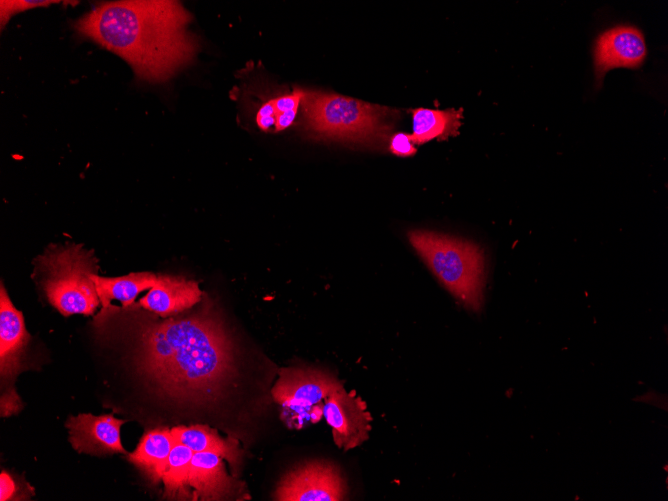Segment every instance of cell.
Listing matches in <instances>:
<instances>
[{"mask_svg": "<svg viewBox=\"0 0 668 501\" xmlns=\"http://www.w3.org/2000/svg\"><path fill=\"white\" fill-rule=\"evenodd\" d=\"M343 386L331 372L312 367L284 368L271 390L287 423L297 429L320 421L328 396Z\"/></svg>", "mask_w": 668, "mask_h": 501, "instance_id": "obj_6", "label": "cell"}, {"mask_svg": "<svg viewBox=\"0 0 668 501\" xmlns=\"http://www.w3.org/2000/svg\"><path fill=\"white\" fill-rule=\"evenodd\" d=\"M202 292L195 281L181 276L158 275L140 305L161 316L184 311L200 301Z\"/></svg>", "mask_w": 668, "mask_h": 501, "instance_id": "obj_13", "label": "cell"}, {"mask_svg": "<svg viewBox=\"0 0 668 501\" xmlns=\"http://www.w3.org/2000/svg\"><path fill=\"white\" fill-rule=\"evenodd\" d=\"M59 1H48V0H2L0 2L1 7V27L3 28L5 23L18 12L26 11L31 8L47 6L52 3H58Z\"/></svg>", "mask_w": 668, "mask_h": 501, "instance_id": "obj_19", "label": "cell"}, {"mask_svg": "<svg viewBox=\"0 0 668 501\" xmlns=\"http://www.w3.org/2000/svg\"><path fill=\"white\" fill-rule=\"evenodd\" d=\"M304 122L316 137L371 142L387 137L391 109L335 93L305 91L301 101Z\"/></svg>", "mask_w": 668, "mask_h": 501, "instance_id": "obj_4", "label": "cell"}, {"mask_svg": "<svg viewBox=\"0 0 668 501\" xmlns=\"http://www.w3.org/2000/svg\"><path fill=\"white\" fill-rule=\"evenodd\" d=\"M298 109L290 110L277 115L274 131H283L294 122Z\"/></svg>", "mask_w": 668, "mask_h": 501, "instance_id": "obj_24", "label": "cell"}, {"mask_svg": "<svg viewBox=\"0 0 668 501\" xmlns=\"http://www.w3.org/2000/svg\"><path fill=\"white\" fill-rule=\"evenodd\" d=\"M193 451L184 444L176 442L173 446L168 466L163 475L164 497L170 500H187L189 493L188 476Z\"/></svg>", "mask_w": 668, "mask_h": 501, "instance_id": "obj_18", "label": "cell"}, {"mask_svg": "<svg viewBox=\"0 0 668 501\" xmlns=\"http://www.w3.org/2000/svg\"><path fill=\"white\" fill-rule=\"evenodd\" d=\"M191 13L178 1L102 2L78 18L76 32L117 54L136 77L162 83L190 65L199 52L189 30Z\"/></svg>", "mask_w": 668, "mask_h": 501, "instance_id": "obj_2", "label": "cell"}, {"mask_svg": "<svg viewBox=\"0 0 668 501\" xmlns=\"http://www.w3.org/2000/svg\"><path fill=\"white\" fill-rule=\"evenodd\" d=\"M91 279L103 308L107 309L114 299L121 301L123 306L127 307L140 292L153 287L157 276L151 272H137L115 278L92 274Z\"/></svg>", "mask_w": 668, "mask_h": 501, "instance_id": "obj_17", "label": "cell"}, {"mask_svg": "<svg viewBox=\"0 0 668 501\" xmlns=\"http://www.w3.org/2000/svg\"><path fill=\"white\" fill-rule=\"evenodd\" d=\"M323 416L331 427L334 443L344 451L360 446L369 438L372 417L367 405L344 386L328 396Z\"/></svg>", "mask_w": 668, "mask_h": 501, "instance_id": "obj_8", "label": "cell"}, {"mask_svg": "<svg viewBox=\"0 0 668 501\" xmlns=\"http://www.w3.org/2000/svg\"><path fill=\"white\" fill-rule=\"evenodd\" d=\"M15 493V483L11 476L2 472L0 476V500H10Z\"/></svg>", "mask_w": 668, "mask_h": 501, "instance_id": "obj_23", "label": "cell"}, {"mask_svg": "<svg viewBox=\"0 0 668 501\" xmlns=\"http://www.w3.org/2000/svg\"><path fill=\"white\" fill-rule=\"evenodd\" d=\"M389 150L397 156H411L416 153L414 143L411 141L409 134L405 133H396L391 136Z\"/></svg>", "mask_w": 668, "mask_h": 501, "instance_id": "obj_20", "label": "cell"}, {"mask_svg": "<svg viewBox=\"0 0 668 501\" xmlns=\"http://www.w3.org/2000/svg\"><path fill=\"white\" fill-rule=\"evenodd\" d=\"M29 334L23 315L11 303L1 284L0 291V370L2 378H10L17 372Z\"/></svg>", "mask_w": 668, "mask_h": 501, "instance_id": "obj_12", "label": "cell"}, {"mask_svg": "<svg viewBox=\"0 0 668 501\" xmlns=\"http://www.w3.org/2000/svg\"><path fill=\"white\" fill-rule=\"evenodd\" d=\"M277 111L274 107L272 99L266 101L257 111L256 123L262 131H269L275 127Z\"/></svg>", "mask_w": 668, "mask_h": 501, "instance_id": "obj_22", "label": "cell"}, {"mask_svg": "<svg viewBox=\"0 0 668 501\" xmlns=\"http://www.w3.org/2000/svg\"><path fill=\"white\" fill-rule=\"evenodd\" d=\"M462 110L449 108L434 110L417 108L412 111L413 131L409 134L414 144H423L432 139L445 140L458 134Z\"/></svg>", "mask_w": 668, "mask_h": 501, "instance_id": "obj_16", "label": "cell"}, {"mask_svg": "<svg viewBox=\"0 0 668 501\" xmlns=\"http://www.w3.org/2000/svg\"><path fill=\"white\" fill-rule=\"evenodd\" d=\"M303 96H304V90L296 89L290 94L282 95L272 99L274 107L277 111V115L290 110L298 109L301 104Z\"/></svg>", "mask_w": 668, "mask_h": 501, "instance_id": "obj_21", "label": "cell"}, {"mask_svg": "<svg viewBox=\"0 0 668 501\" xmlns=\"http://www.w3.org/2000/svg\"><path fill=\"white\" fill-rule=\"evenodd\" d=\"M408 238L444 287L465 307L479 311L486 280L482 249L470 241L432 231L412 230Z\"/></svg>", "mask_w": 668, "mask_h": 501, "instance_id": "obj_3", "label": "cell"}, {"mask_svg": "<svg viewBox=\"0 0 668 501\" xmlns=\"http://www.w3.org/2000/svg\"><path fill=\"white\" fill-rule=\"evenodd\" d=\"M136 358L158 392L182 403L215 401L234 373L232 340L206 308L191 317L141 324Z\"/></svg>", "mask_w": 668, "mask_h": 501, "instance_id": "obj_1", "label": "cell"}, {"mask_svg": "<svg viewBox=\"0 0 668 501\" xmlns=\"http://www.w3.org/2000/svg\"><path fill=\"white\" fill-rule=\"evenodd\" d=\"M347 484L341 469L325 460L307 461L289 470L278 482L273 499L278 501L345 500Z\"/></svg>", "mask_w": 668, "mask_h": 501, "instance_id": "obj_7", "label": "cell"}, {"mask_svg": "<svg viewBox=\"0 0 668 501\" xmlns=\"http://www.w3.org/2000/svg\"><path fill=\"white\" fill-rule=\"evenodd\" d=\"M171 432L176 442L193 452H212L227 460L233 469H238L241 464L242 452L238 442L233 438H222L207 425L177 426Z\"/></svg>", "mask_w": 668, "mask_h": 501, "instance_id": "obj_15", "label": "cell"}, {"mask_svg": "<svg viewBox=\"0 0 668 501\" xmlns=\"http://www.w3.org/2000/svg\"><path fill=\"white\" fill-rule=\"evenodd\" d=\"M176 440L168 428H155L146 432L128 460L134 464L152 484H159L168 466L169 456Z\"/></svg>", "mask_w": 668, "mask_h": 501, "instance_id": "obj_14", "label": "cell"}, {"mask_svg": "<svg viewBox=\"0 0 668 501\" xmlns=\"http://www.w3.org/2000/svg\"><path fill=\"white\" fill-rule=\"evenodd\" d=\"M647 54L642 32L633 26H616L601 33L593 49L596 82L614 68H639Z\"/></svg>", "mask_w": 668, "mask_h": 501, "instance_id": "obj_9", "label": "cell"}, {"mask_svg": "<svg viewBox=\"0 0 668 501\" xmlns=\"http://www.w3.org/2000/svg\"><path fill=\"white\" fill-rule=\"evenodd\" d=\"M188 486L194 490L192 500H224L232 494L235 482L227 475L223 458L212 452H194Z\"/></svg>", "mask_w": 668, "mask_h": 501, "instance_id": "obj_11", "label": "cell"}, {"mask_svg": "<svg viewBox=\"0 0 668 501\" xmlns=\"http://www.w3.org/2000/svg\"><path fill=\"white\" fill-rule=\"evenodd\" d=\"M123 420L112 415L79 414L66 422L69 440L77 452L93 455L126 453L120 438Z\"/></svg>", "mask_w": 668, "mask_h": 501, "instance_id": "obj_10", "label": "cell"}, {"mask_svg": "<svg viewBox=\"0 0 668 501\" xmlns=\"http://www.w3.org/2000/svg\"><path fill=\"white\" fill-rule=\"evenodd\" d=\"M36 261L45 294L61 314L94 313L100 300L91 279L97 274L92 251L77 244L50 246Z\"/></svg>", "mask_w": 668, "mask_h": 501, "instance_id": "obj_5", "label": "cell"}]
</instances>
